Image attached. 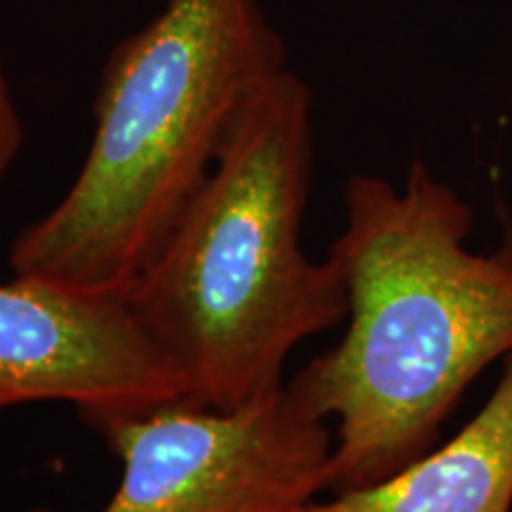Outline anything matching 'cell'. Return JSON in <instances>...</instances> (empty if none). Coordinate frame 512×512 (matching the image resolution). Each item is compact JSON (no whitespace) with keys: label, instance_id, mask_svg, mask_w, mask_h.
Segmentation results:
<instances>
[{"label":"cell","instance_id":"obj_1","mask_svg":"<svg viewBox=\"0 0 512 512\" xmlns=\"http://www.w3.org/2000/svg\"><path fill=\"white\" fill-rule=\"evenodd\" d=\"M328 249L347 330L287 382L332 425L325 494L382 482L441 441L470 384L512 354V223L470 249L475 209L422 162L403 185L356 174Z\"/></svg>","mask_w":512,"mask_h":512},{"label":"cell","instance_id":"obj_2","mask_svg":"<svg viewBox=\"0 0 512 512\" xmlns=\"http://www.w3.org/2000/svg\"><path fill=\"white\" fill-rule=\"evenodd\" d=\"M313 95L292 69L256 88L209 176L126 299L188 399L238 408L285 387L292 351L347 320L344 278L302 230Z\"/></svg>","mask_w":512,"mask_h":512},{"label":"cell","instance_id":"obj_3","mask_svg":"<svg viewBox=\"0 0 512 512\" xmlns=\"http://www.w3.org/2000/svg\"><path fill=\"white\" fill-rule=\"evenodd\" d=\"M285 67V43L259 0H166L107 57L86 159L62 200L12 240V271L126 292L209 176L242 107Z\"/></svg>","mask_w":512,"mask_h":512},{"label":"cell","instance_id":"obj_4","mask_svg":"<svg viewBox=\"0 0 512 512\" xmlns=\"http://www.w3.org/2000/svg\"><path fill=\"white\" fill-rule=\"evenodd\" d=\"M79 418L121 465L95 512H302L325 494L332 425L287 384L238 408L178 396Z\"/></svg>","mask_w":512,"mask_h":512},{"label":"cell","instance_id":"obj_5","mask_svg":"<svg viewBox=\"0 0 512 512\" xmlns=\"http://www.w3.org/2000/svg\"><path fill=\"white\" fill-rule=\"evenodd\" d=\"M183 377L152 342L126 292L79 290L36 275L0 283V408L76 411L178 399Z\"/></svg>","mask_w":512,"mask_h":512},{"label":"cell","instance_id":"obj_6","mask_svg":"<svg viewBox=\"0 0 512 512\" xmlns=\"http://www.w3.org/2000/svg\"><path fill=\"white\" fill-rule=\"evenodd\" d=\"M302 512H512V354L451 439L382 482L318 496Z\"/></svg>","mask_w":512,"mask_h":512},{"label":"cell","instance_id":"obj_7","mask_svg":"<svg viewBox=\"0 0 512 512\" xmlns=\"http://www.w3.org/2000/svg\"><path fill=\"white\" fill-rule=\"evenodd\" d=\"M24 143V126L19 119L17 105L12 100L10 86L5 81L3 67H0V181L15 164V159Z\"/></svg>","mask_w":512,"mask_h":512}]
</instances>
